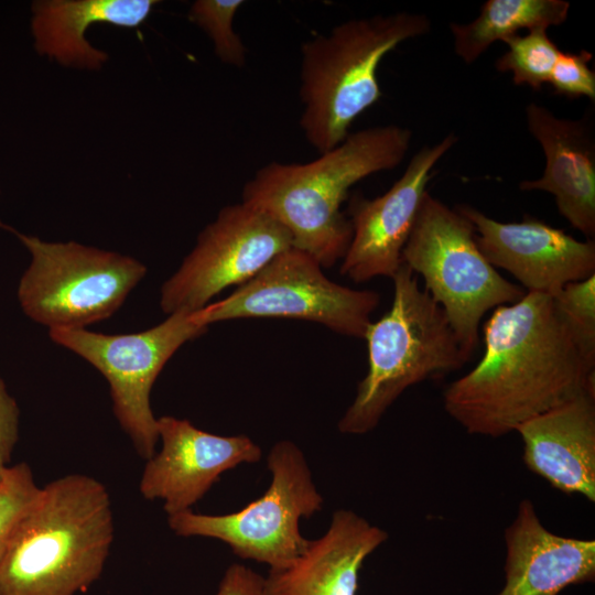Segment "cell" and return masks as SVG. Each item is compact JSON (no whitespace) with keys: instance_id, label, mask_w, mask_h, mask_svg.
I'll list each match as a JSON object with an SVG mask.
<instances>
[{"instance_id":"10","label":"cell","mask_w":595,"mask_h":595,"mask_svg":"<svg viewBox=\"0 0 595 595\" xmlns=\"http://www.w3.org/2000/svg\"><path fill=\"white\" fill-rule=\"evenodd\" d=\"M322 268L314 257L291 247L230 295L196 311L197 317L207 326L235 318H298L364 338L379 305V294L340 285Z\"/></svg>"},{"instance_id":"29","label":"cell","mask_w":595,"mask_h":595,"mask_svg":"<svg viewBox=\"0 0 595 595\" xmlns=\"http://www.w3.org/2000/svg\"><path fill=\"white\" fill-rule=\"evenodd\" d=\"M6 468H0V480L2 478V475H3V472H4Z\"/></svg>"},{"instance_id":"20","label":"cell","mask_w":595,"mask_h":595,"mask_svg":"<svg viewBox=\"0 0 595 595\" xmlns=\"http://www.w3.org/2000/svg\"><path fill=\"white\" fill-rule=\"evenodd\" d=\"M570 7L564 0H488L473 21L450 24L454 51L465 64H472L493 43L518 35L522 29L530 32L563 24Z\"/></svg>"},{"instance_id":"1","label":"cell","mask_w":595,"mask_h":595,"mask_svg":"<svg viewBox=\"0 0 595 595\" xmlns=\"http://www.w3.org/2000/svg\"><path fill=\"white\" fill-rule=\"evenodd\" d=\"M479 363L444 391V409L465 431L499 437L582 393L595 366L582 356L551 295L527 292L484 324Z\"/></svg>"},{"instance_id":"24","label":"cell","mask_w":595,"mask_h":595,"mask_svg":"<svg viewBox=\"0 0 595 595\" xmlns=\"http://www.w3.org/2000/svg\"><path fill=\"white\" fill-rule=\"evenodd\" d=\"M40 489L26 463L6 467L0 480V560L12 532Z\"/></svg>"},{"instance_id":"25","label":"cell","mask_w":595,"mask_h":595,"mask_svg":"<svg viewBox=\"0 0 595 595\" xmlns=\"http://www.w3.org/2000/svg\"><path fill=\"white\" fill-rule=\"evenodd\" d=\"M593 54L586 50L576 53L560 52L548 84L553 91L569 98L595 99V73L589 67Z\"/></svg>"},{"instance_id":"6","label":"cell","mask_w":595,"mask_h":595,"mask_svg":"<svg viewBox=\"0 0 595 595\" xmlns=\"http://www.w3.org/2000/svg\"><path fill=\"white\" fill-rule=\"evenodd\" d=\"M402 262L423 278L424 290L443 309L469 357L479 342L483 316L527 293L484 257L473 224L429 192L402 250Z\"/></svg>"},{"instance_id":"22","label":"cell","mask_w":595,"mask_h":595,"mask_svg":"<svg viewBox=\"0 0 595 595\" xmlns=\"http://www.w3.org/2000/svg\"><path fill=\"white\" fill-rule=\"evenodd\" d=\"M241 0H197L188 12L190 20L210 37L216 56L225 64L242 67L247 48L234 29V19Z\"/></svg>"},{"instance_id":"2","label":"cell","mask_w":595,"mask_h":595,"mask_svg":"<svg viewBox=\"0 0 595 595\" xmlns=\"http://www.w3.org/2000/svg\"><path fill=\"white\" fill-rule=\"evenodd\" d=\"M411 138L404 127L377 126L349 133L311 162H270L245 184L241 203L272 217L289 231L292 247L331 268L351 239L350 221L340 210L350 187L398 166Z\"/></svg>"},{"instance_id":"18","label":"cell","mask_w":595,"mask_h":595,"mask_svg":"<svg viewBox=\"0 0 595 595\" xmlns=\"http://www.w3.org/2000/svg\"><path fill=\"white\" fill-rule=\"evenodd\" d=\"M388 533L351 510L332 515L326 532L310 540L288 566L270 569L266 595H356L365 560Z\"/></svg>"},{"instance_id":"21","label":"cell","mask_w":595,"mask_h":595,"mask_svg":"<svg viewBox=\"0 0 595 595\" xmlns=\"http://www.w3.org/2000/svg\"><path fill=\"white\" fill-rule=\"evenodd\" d=\"M508 50L496 62L497 71L511 73L518 86L540 90L548 84L551 71L561 52L547 30H533L504 41Z\"/></svg>"},{"instance_id":"9","label":"cell","mask_w":595,"mask_h":595,"mask_svg":"<svg viewBox=\"0 0 595 595\" xmlns=\"http://www.w3.org/2000/svg\"><path fill=\"white\" fill-rule=\"evenodd\" d=\"M207 328L196 312L180 311L138 333L108 335L79 328L53 329L48 335L106 378L120 426L139 455L149 459L159 441L158 419L150 404L152 386L176 350Z\"/></svg>"},{"instance_id":"5","label":"cell","mask_w":595,"mask_h":595,"mask_svg":"<svg viewBox=\"0 0 595 595\" xmlns=\"http://www.w3.org/2000/svg\"><path fill=\"white\" fill-rule=\"evenodd\" d=\"M391 279V306L364 337L368 370L338 422L344 434L372 431L404 390L458 370L470 359L443 309L420 288L418 274L402 263Z\"/></svg>"},{"instance_id":"23","label":"cell","mask_w":595,"mask_h":595,"mask_svg":"<svg viewBox=\"0 0 595 595\" xmlns=\"http://www.w3.org/2000/svg\"><path fill=\"white\" fill-rule=\"evenodd\" d=\"M552 299L582 356L595 366V274L566 284Z\"/></svg>"},{"instance_id":"16","label":"cell","mask_w":595,"mask_h":595,"mask_svg":"<svg viewBox=\"0 0 595 595\" xmlns=\"http://www.w3.org/2000/svg\"><path fill=\"white\" fill-rule=\"evenodd\" d=\"M515 432L528 469L564 494L595 501V392L551 408Z\"/></svg>"},{"instance_id":"3","label":"cell","mask_w":595,"mask_h":595,"mask_svg":"<svg viewBox=\"0 0 595 595\" xmlns=\"http://www.w3.org/2000/svg\"><path fill=\"white\" fill-rule=\"evenodd\" d=\"M109 493L85 474L41 487L0 560V595H76L102 573L113 541Z\"/></svg>"},{"instance_id":"28","label":"cell","mask_w":595,"mask_h":595,"mask_svg":"<svg viewBox=\"0 0 595 595\" xmlns=\"http://www.w3.org/2000/svg\"><path fill=\"white\" fill-rule=\"evenodd\" d=\"M0 228H6V229H10V230H12V229H11L10 227L6 226V225H4V224H2L1 221H0Z\"/></svg>"},{"instance_id":"12","label":"cell","mask_w":595,"mask_h":595,"mask_svg":"<svg viewBox=\"0 0 595 595\" xmlns=\"http://www.w3.org/2000/svg\"><path fill=\"white\" fill-rule=\"evenodd\" d=\"M457 142L447 134L433 145L421 148L399 180L382 195L351 197V239L342 259L340 273L356 283L376 277L392 278L402 262V250L413 227L435 164Z\"/></svg>"},{"instance_id":"26","label":"cell","mask_w":595,"mask_h":595,"mask_svg":"<svg viewBox=\"0 0 595 595\" xmlns=\"http://www.w3.org/2000/svg\"><path fill=\"white\" fill-rule=\"evenodd\" d=\"M20 410L0 377V468L9 466L19 439Z\"/></svg>"},{"instance_id":"4","label":"cell","mask_w":595,"mask_h":595,"mask_svg":"<svg viewBox=\"0 0 595 595\" xmlns=\"http://www.w3.org/2000/svg\"><path fill=\"white\" fill-rule=\"evenodd\" d=\"M430 30L421 13L377 14L345 21L302 44L300 127L320 154L342 143L356 118L380 99L383 57Z\"/></svg>"},{"instance_id":"19","label":"cell","mask_w":595,"mask_h":595,"mask_svg":"<svg viewBox=\"0 0 595 595\" xmlns=\"http://www.w3.org/2000/svg\"><path fill=\"white\" fill-rule=\"evenodd\" d=\"M155 0H41L32 6L35 50L66 67L98 69L108 55L85 34L90 25L107 23L137 28L150 15Z\"/></svg>"},{"instance_id":"8","label":"cell","mask_w":595,"mask_h":595,"mask_svg":"<svg viewBox=\"0 0 595 595\" xmlns=\"http://www.w3.org/2000/svg\"><path fill=\"white\" fill-rule=\"evenodd\" d=\"M267 466L271 482L260 498L226 515L191 509L167 516L169 527L180 537L220 540L237 556L270 569L288 566L310 541L300 531V520L320 511L324 499L303 452L293 442H277L268 453Z\"/></svg>"},{"instance_id":"17","label":"cell","mask_w":595,"mask_h":595,"mask_svg":"<svg viewBox=\"0 0 595 595\" xmlns=\"http://www.w3.org/2000/svg\"><path fill=\"white\" fill-rule=\"evenodd\" d=\"M505 542V585L496 595H559L595 580V541L552 533L529 499L519 502Z\"/></svg>"},{"instance_id":"13","label":"cell","mask_w":595,"mask_h":595,"mask_svg":"<svg viewBox=\"0 0 595 595\" xmlns=\"http://www.w3.org/2000/svg\"><path fill=\"white\" fill-rule=\"evenodd\" d=\"M158 433L162 446L147 459L139 489L144 499L163 501L167 516L191 510L223 473L261 458L247 435L208 433L185 419L160 416Z\"/></svg>"},{"instance_id":"15","label":"cell","mask_w":595,"mask_h":595,"mask_svg":"<svg viewBox=\"0 0 595 595\" xmlns=\"http://www.w3.org/2000/svg\"><path fill=\"white\" fill-rule=\"evenodd\" d=\"M527 127L540 143L545 166L536 180L519 183L521 191L552 194L560 214L588 240L595 235V143L588 120L559 118L530 102Z\"/></svg>"},{"instance_id":"7","label":"cell","mask_w":595,"mask_h":595,"mask_svg":"<svg viewBox=\"0 0 595 595\" xmlns=\"http://www.w3.org/2000/svg\"><path fill=\"white\" fill-rule=\"evenodd\" d=\"M17 236L31 256L18 285L20 306L48 331L85 328L110 317L148 271L118 252Z\"/></svg>"},{"instance_id":"27","label":"cell","mask_w":595,"mask_h":595,"mask_svg":"<svg viewBox=\"0 0 595 595\" xmlns=\"http://www.w3.org/2000/svg\"><path fill=\"white\" fill-rule=\"evenodd\" d=\"M215 595H266L264 577L242 564H231Z\"/></svg>"},{"instance_id":"14","label":"cell","mask_w":595,"mask_h":595,"mask_svg":"<svg viewBox=\"0 0 595 595\" xmlns=\"http://www.w3.org/2000/svg\"><path fill=\"white\" fill-rule=\"evenodd\" d=\"M456 209L473 224L488 262L512 274L528 292L554 296L566 284L595 274L593 240H577L529 216L520 223H502L469 205Z\"/></svg>"},{"instance_id":"11","label":"cell","mask_w":595,"mask_h":595,"mask_svg":"<svg viewBox=\"0 0 595 595\" xmlns=\"http://www.w3.org/2000/svg\"><path fill=\"white\" fill-rule=\"evenodd\" d=\"M291 247L289 231L263 212L244 203L225 206L163 283L160 306L167 315L199 311L226 288L249 281Z\"/></svg>"}]
</instances>
